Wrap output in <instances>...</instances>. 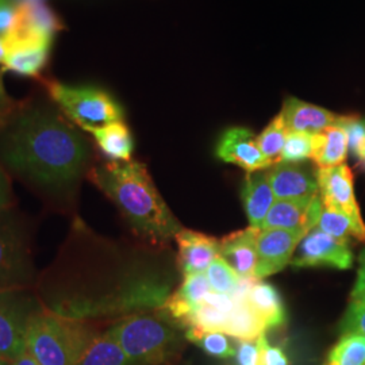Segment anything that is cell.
<instances>
[{
	"label": "cell",
	"mask_w": 365,
	"mask_h": 365,
	"mask_svg": "<svg viewBox=\"0 0 365 365\" xmlns=\"http://www.w3.org/2000/svg\"><path fill=\"white\" fill-rule=\"evenodd\" d=\"M0 163L42 195L68 203L91 170V144L56 106L25 101L0 128Z\"/></svg>",
	"instance_id": "6da1fadb"
},
{
	"label": "cell",
	"mask_w": 365,
	"mask_h": 365,
	"mask_svg": "<svg viewBox=\"0 0 365 365\" xmlns=\"http://www.w3.org/2000/svg\"><path fill=\"white\" fill-rule=\"evenodd\" d=\"M87 178L117 206L131 230L149 244L163 247L182 230L143 163L110 160L92 165Z\"/></svg>",
	"instance_id": "7a4b0ae2"
},
{
	"label": "cell",
	"mask_w": 365,
	"mask_h": 365,
	"mask_svg": "<svg viewBox=\"0 0 365 365\" xmlns=\"http://www.w3.org/2000/svg\"><path fill=\"white\" fill-rule=\"evenodd\" d=\"M107 330L137 365H178L185 349V331L157 310L122 317Z\"/></svg>",
	"instance_id": "3957f363"
},
{
	"label": "cell",
	"mask_w": 365,
	"mask_h": 365,
	"mask_svg": "<svg viewBox=\"0 0 365 365\" xmlns=\"http://www.w3.org/2000/svg\"><path fill=\"white\" fill-rule=\"evenodd\" d=\"M99 334L90 321L66 318L43 307L29 324L26 352L39 365H78Z\"/></svg>",
	"instance_id": "277c9868"
},
{
	"label": "cell",
	"mask_w": 365,
	"mask_h": 365,
	"mask_svg": "<svg viewBox=\"0 0 365 365\" xmlns=\"http://www.w3.org/2000/svg\"><path fill=\"white\" fill-rule=\"evenodd\" d=\"M42 81L53 105L80 129L123 119V108L103 88L73 86L52 78Z\"/></svg>",
	"instance_id": "5b68a950"
},
{
	"label": "cell",
	"mask_w": 365,
	"mask_h": 365,
	"mask_svg": "<svg viewBox=\"0 0 365 365\" xmlns=\"http://www.w3.org/2000/svg\"><path fill=\"white\" fill-rule=\"evenodd\" d=\"M37 280L25 223L11 207L0 210V291L34 288Z\"/></svg>",
	"instance_id": "8992f818"
},
{
	"label": "cell",
	"mask_w": 365,
	"mask_h": 365,
	"mask_svg": "<svg viewBox=\"0 0 365 365\" xmlns=\"http://www.w3.org/2000/svg\"><path fill=\"white\" fill-rule=\"evenodd\" d=\"M43 309L34 288L0 291V356L14 361L26 352L27 329Z\"/></svg>",
	"instance_id": "52a82bcc"
},
{
	"label": "cell",
	"mask_w": 365,
	"mask_h": 365,
	"mask_svg": "<svg viewBox=\"0 0 365 365\" xmlns=\"http://www.w3.org/2000/svg\"><path fill=\"white\" fill-rule=\"evenodd\" d=\"M289 264L299 268L333 267L348 269L353 264L352 250L348 241L334 238L314 227L303 237Z\"/></svg>",
	"instance_id": "ba28073f"
},
{
	"label": "cell",
	"mask_w": 365,
	"mask_h": 365,
	"mask_svg": "<svg viewBox=\"0 0 365 365\" xmlns=\"http://www.w3.org/2000/svg\"><path fill=\"white\" fill-rule=\"evenodd\" d=\"M315 178L322 206L345 214L360 229L365 230L361 212L354 197L351 168L345 164L331 168H319Z\"/></svg>",
	"instance_id": "9c48e42d"
},
{
	"label": "cell",
	"mask_w": 365,
	"mask_h": 365,
	"mask_svg": "<svg viewBox=\"0 0 365 365\" xmlns=\"http://www.w3.org/2000/svg\"><path fill=\"white\" fill-rule=\"evenodd\" d=\"M304 235L303 232L284 229H261L255 277L259 280L284 269Z\"/></svg>",
	"instance_id": "30bf717a"
},
{
	"label": "cell",
	"mask_w": 365,
	"mask_h": 365,
	"mask_svg": "<svg viewBox=\"0 0 365 365\" xmlns=\"http://www.w3.org/2000/svg\"><path fill=\"white\" fill-rule=\"evenodd\" d=\"M6 41L7 56L1 71L42 80V72L52 52V39L11 38L6 36Z\"/></svg>",
	"instance_id": "8fae6325"
},
{
	"label": "cell",
	"mask_w": 365,
	"mask_h": 365,
	"mask_svg": "<svg viewBox=\"0 0 365 365\" xmlns=\"http://www.w3.org/2000/svg\"><path fill=\"white\" fill-rule=\"evenodd\" d=\"M322 211L319 195L310 199L274 200L261 229H284L309 233L317 227Z\"/></svg>",
	"instance_id": "7c38bea8"
},
{
	"label": "cell",
	"mask_w": 365,
	"mask_h": 365,
	"mask_svg": "<svg viewBox=\"0 0 365 365\" xmlns=\"http://www.w3.org/2000/svg\"><path fill=\"white\" fill-rule=\"evenodd\" d=\"M217 156L225 163L235 164L247 172L264 170L274 165L261 153L256 135L245 128H232L225 131L217 146Z\"/></svg>",
	"instance_id": "4fadbf2b"
},
{
	"label": "cell",
	"mask_w": 365,
	"mask_h": 365,
	"mask_svg": "<svg viewBox=\"0 0 365 365\" xmlns=\"http://www.w3.org/2000/svg\"><path fill=\"white\" fill-rule=\"evenodd\" d=\"M267 175L276 200L310 199L319 194L317 178L300 163L279 161Z\"/></svg>",
	"instance_id": "5bb4252c"
},
{
	"label": "cell",
	"mask_w": 365,
	"mask_h": 365,
	"mask_svg": "<svg viewBox=\"0 0 365 365\" xmlns=\"http://www.w3.org/2000/svg\"><path fill=\"white\" fill-rule=\"evenodd\" d=\"M66 29L61 16L45 1L18 6L16 22L7 34L11 38L54 39Z\"/></svg>",
	"instance_id": "9a60e30c"
},
{
	"label": "cell",
	"mask_w": 365,
	"mask_h": 365,
	"mask_svg": "<svg viewBox=\"0 0 365 365\" xmlns=\"http://www.w3.org/2000/svg\"><path fill=\"white\" fill-rule=\"evenodd\" d=\"M209 294H211V288L206 274L184 276L182 286L164 300L156 310L182 329L187 319L195 313L196 309L205 302Z\"/></svg>",
	"instance_id": "2e32d148"
},
{
	"label": "cell",
	"mask_w": 365,
	"mask_h": 365,
	"mask_svg": "<svg viewBox=\"0 0 365 365\" xmlns=\"http://www.w3.org/2000/svg\"><path fill=\"white\" fill-rule=\"evenodd\" d=\"M178 242V267L182 276L205 274L212 260L220 256V241L214 237L182 229L175 235Z\"/></svg>",
	"instance_id": "e0dca14e"
},
{
	"label": "cell",
	"mask_w": 365,
	"mask_h": 365,
	"mask_svg": "<svg viewBox=\"0 0 365 365\" xmlns=\"http://www.w3.org/2000/svg\"><path fill=\"white\" fill-rule=\"evenodd\" d=\"M260 232V227L249 226L244 230L223 237L220 241V256L240 279L255 277L257 265V238Z\"/></svg>",
	"instance_id": "ac0fdd59"
},
{
	"label": "cell",
	"mask_w": 365,
	"mask_h": 365,
	"mask_svg": "<svg viewBox=\"0 0 365 365\" xmlns=\"http://www.w3.org/2000/svg\"><path fill=\"white\" fill-rule=\"evenodd\" d=\"M282 115L288 131L309 134H318L329 128L339 126L345 118V115L334 114L322 107L302 102L295 98L286 99Z\"/></svg>",
	"instance_id": "d6986e66"
},
{
	"label": "cell",
	"mask_w": 365,
	"mask_h": 365,
	"mask_svg": "<svg viewBox=\"0 0 365 365\" xmlns=\"http://www.w3.org/2000/svg\"><path fill=\"white\" fill-rule=\"evenodd\" d=\"M241 195L250 226L261 229L276 200L267 172H248L242 185Z\"/></svg>",
	"instance_id": "ffe728a7"
},
{
	"label": "cell",
	"mask_w": 365,
	"mask_h": 365,
	"mask_svg": "<svg viewBox=\"0 0 365 365\" xmlns=\"http://www.w3.org/2000/svg\"><path fill=\"white\" fill-rule=\"evenodd\" d=\"M235 307V300L232 295L211 292L196 309L195 313L187 319L182 329L184 331L187 329H199L203 331H217L225 334L229 317Z\"/></svg>",
	"instance_id": "44dd1931"
},
{
	"label": "cell",
	"mask_w": 365,
	"mask_h": 365,
	"mask_svg": "<svg viewBox=\"0 0 365 365\" xmlns=\"http://www.w3.org/2000/svg\"><path fill=\"white\" fill-rule=\"evenodd\" d=\"M81 130L91 134L101 152L111 161H130L134 143L130 130L123 120L102 126H84Z\"/></svg>",
	"instance_id": "7402d4cb"
},
{
	"label": "cell",
	"mask_w": 365,
	"mask_h": 365,
	"mask_svg": "<svg viewBox=\"0 0 365 365\" xmlns=\"http://www.w3.org/2000/svg\"><path fill=\"white\" fill-rule=\"evenodd\" d=\"M245 300L267 329L283 327L286 324L284 306L274 286L257 280L249 289Z\"/></svg>",
	"instance_id": "603a6c76"
},
{
	"label": "cell",
	"mask_w": 365,
	"mask_h": 365,
	"mask_svg": "<svg viewBox=\"0 0 365 365\" xmlns=\"http://www.w3.org/2000/svg\"><path fill=\"white\" fill-rule=\"evenodd\" d=\"M349 141L342 126H333L315 134L313 160L319 168L342 165L348 156Z\"/></svg>",
	"instance_id": "cb8c5ba5"
},
{
	"label": "cell",
	"mask_w": 365,
	"mask_h": 365,
	"mask_svg": "<svg viewBox=\"0 0 365 365\" xmlns=\"http://www.w3.org/2000/svg\"><path fill=\"white\" fill-rule=\"evenodd\" d=\"M265 325L250 307L247 300L235 302V310L230 314L225 334L240 341H256L265 333Z\"/></svg>",
	"instance_id": "d4e9b609"
},
{
	"label": "cell",
	"mask_w": 365,
	"mask_h": 365,
	"mask_svg": "<svg viewBox=\"0 0 365 365\" xmlns=\"http://www.w3.org/2000/svg\"><path fill=\"white\" fill-rule=\"evenodd\" d=\"M78 365H137L123 352L108 330L101 333Z\"/></svg>",
	"instance_id": "484cf974"
},
{
	"label": "cell",
	"mask_w": 365,
	"mask_h": 365,
	"mask_svg": "<svg viewBox=\"0 0 365 365\" xmlns=\"http://www.w3.org/2000/svg\"><path fill=\"white\" fill-rule=\"evenodd\" d=\"M317 229L342 241H348L351 237L365 241V230L360 229L351 218L339 211L327 209L324 206L317 223Z\"/></svg>",
	"instance_id": "4316f807"
},
{
	"label": "cell",
	"mask_w": 365,
	"mask_h": 365,
	"mask_svg": "<svg viewBox=\"0 0 365 365\" xmlns=\"http://www.w3.org/2000/svg\"><path fill=\"white\" fill-rule=\"evenodd\" d=\"M325 365H365V337L342 334L329 353Z\"/></svg>",
	"instance_id": "83f0119b"
},
{
	"label": "cell",
	"mask_w": 365,
	"mask_h": 365,
	"mask_svg": "<svg viewBox=\"0 0 365 365\" xmlns=\"http://www.w3.org/2000/svg\"><path fill=\"white\" fill-rule=\"evenodd\" d=\"M287 126L282 113L271 120V123L264 129L259 137H256V143L261 153L274 164L279 163L282 150L287 140Z\"/></svg>",
	"instance_id": "f1b7e54d"
},
{
	"label": "cell",
	"mask_w": 365,
	"mask_h": 365,
	"mask_svg": "<svg viewBox=\"0 0 365 365\" xmlns=\"http://www.w3.org/2000/svg\"><path fill=\"white\" fill-rule=\"evenodd\" d=\"M185 339L192 344L197 345L200 349L220 359H230L235 356V349L230 341L223 333L217 331H203L199 329H187Z\"/></svg>",
	"instance_id": "f546056e"
},
{
	"label": "cell",
	"mask_w": 365,
	"mask_h": 365,
	"mask_svg": "<svg viewBox=\"0 0 365 365\" xmlns=\"http://www.w3.org/2000/svg\"><path fill=\"white\" fill-rule=\"evenodd\" d=\"M206 277L209 280L211 292L214 294L233 295L240 283V277L221 256H217L210 264Z\"/></svg>",
	"instance_id": "4dcf8cb0"
},
{
	"label": "cell",
	"mask_w": 365,
	"mask_h": 365,
	"mask_svg": "<svg viewBox=\"0 0 365 365\" xmlns=\"http://www.w3.org/2000/svg\"><path fill=\"white\" fill-rule=\"evenodd\" d=\"M315 146V134L288 131L287 140L279 161L284 163H302L313 158Z\"/></svg>",
	"instance_id": "1f68e13d"
},
{
	"label": "cell",
	"mask_w": 365,
	"mask_h": 365,
	"mask_svg": "<svg viewBox=\"0 0 365 365\" xmlns=\"http://www.w3.org/2000/svg\"><path fill=\"white\" fill-rule=\"evenodd\" d=\"M342 126L349 141V149L352 150L353 155L357 157L360 161L365 157V120L356 115H345Z\"/></svg>",
	"instance_id": "d6a6232c"
},
{
	"label": "cell",
	"mask_w": 365,
	"mask_h": 365,
	"mask_svg": "<svg viewBox=\"0 0 365 365\" xmlns=\"http://www.w3.org/2000/svg\"><path fill=\"white\" fill-rule=\"evenodd\" d=\"M342 334H357L365 337V306L352 300L341 322Z\"/></svg>",
	"instance_id": "836d02e7"
},
{
	"label": "cell",
	"mask_w": 365,
	"mask_h": 365,
	"mask_svg": "<svg viewBox=\"0 0 365 365\" xmlns=\"http://www.w3.org/2000/svg\"><path fill=\"white\" fill-rule=\"evenodd\" d=\"M256 342L260 353V365H291L287 354L282 348L269 345L265 333H262Z\"/></svg>",
	"instance_id": "e575fe53"
},
{
	"label": "cell",
	"mask_w": 365,
	"mask_h": 365,
	"mask_svg": "<svg viewBox=\"0 0 365 365\" xmlns=\"http://www.w3.org/2000/svg\"><path fill=\"white\" fill-rule=\"evenodd\" d=\"M21 106L22 102L15 101L6 92L3 84V71H0V128L10 120Z\"/></svg>",
	"instance_id": "d590c367"
},
{
	"label": "cell",
	"mask_w": 365,
	"mask_h": 365,
	"mask_svg": "<svg viewBox=\"0 0 365 365\" xmlns=\"http://www.w3.org/2000/svg\"><path fill=\"white\" fill-rule=\"evenodd\" d=\"M18 7L13 0H0V36L6 37L16 22Z\"/></svg>",
	"instance_id": "8d00e7d4"
},
{
	"label": "cell",
	"mask_w": 365,
	"mask_h": 365,
	"mask_svg": "<svg viewBox=\"0 0 365 365\" xmlns=\"http://www.w3.org/2000/svg\"><path fill=\"white\" fill-rule=\"evenodd\" d=\"M235 354L237 365H260V353L256 341H240Z\"/></svg>",
	"instance_id": "74e56055"
},
{
	"label": "cell",
	"mask_w": 365,
	"mask_h": 365,
	"mask_svg": "<svg viewBox=\"0 0 365 365\" xmlns=\"http://www.w3.org/2000/svg\"><path fill=\"white\" fill-rule=\"evenodd\" d=\"M13 192H11V182L9 178V172L0 163V210L11 207Z\"/></svg>",
	"instance_id": "f35d334b"
},
{
	"label": "cell",
	"mask_w": 365,
	"mask_h": 365,
	"mask_svg": "<svg viewBox=\"0 0 365 365\" xmlns=\"http://www.w3.org/2000/svg\"><path fill=\"white\" fill-rule=\"evenodd\" d=\"M365 294V249L363 253L360 255V269H359V276L356 286L353 288L352 299Z\"/></svg>",
	"instance_id": "ab89813d"
},
{
	"label": "cell",
	"mask_w": 365,
	"mask_h": 365,
	"mask_svg": "<svg viewBox=\"0 0 365 365\" xmlns=\"http://www.w3.org/2000/svg\"><path fill=\"white\" fill-rule=\"evenodd\" d=\"M11 365H39L37 361H36V359L31 356V354H29V353L25 352L24 354H21L18 359H15L14 361H11Z\"/></svg>",
	"instance_id": "60d3db41"
},
{
	"label": "cell",
	"mask_w": 365,
	"mask_h": 365,
	"mask_svg": "<svg viewBox=\"0 0 365 365\" xmlns=\"http://www.w3.org/2000/svg\"><path fill=\"white\" fill-rule=\"evenodd\" d=\"M6 56H7V41H6V37L0 36V64L1 66L6 60Z\"/></svg>",
	"instance_id": "b9f144b4"
},
{
	"label": "cell",
	"mask_w": 365,
	"mask_h": 365,
	"mask_svg": "<svg viewBox=\"0 0 365 365\" xmlns=\"http://www.w3.org/2000/svg\"><path fill=\"white\" fill-rule=\"evenodd\" d=\"M15 3V6H22V4H26V3H37V1H43V0H13Z\"/></svg>",
	"instance_id": "7bdbcfd3"
},
{
	"label": "cell",
	"mask_w": 365,
	"mask_h": 365,
	"mask_svg": "<svg viewBox=\"0 0 365 365\" xmlns=\"http://www.w3.org/2000/svg\"><path fill=\"white\" fill-rule=\"evenodd\" d=\"M352 300H356V302H359L360 304H364L365 306V294H363V295H360V297H357V298H354V299Z\"/></svg>",
	"instance_id": "ee69618b"
},
{
	"label": "cell",
	"mask_w": 365,
	"mask_h": 365,
	"mask_svg": "<svg viewBox=\"0 0 365 365\" xmlns=\"http://www.w3.org/2000/svg\"><path fill=\"white\" fill-rule=\"evenodd\" d=\"M0 365H11V361H9L0 356Z\"/></svg>",
	"instance_id": "f6af8a7d"
},
{
	"label": "cell",
	"mask_w": 365,
	"mask_h": 365,
	"mask_svg": "<svg viewBox=\"0 0 365 365\" xmlns=\"http://www.w3.org/2000/svg\"><path fill=\"white\" fill-rule=\"evenodd\" d=\"M361 163H363V165H364V168H365V157H364V158H363V160H361Z\"/></svg>",
	"instance_id": "bcb514c9"
}]
</instances>
